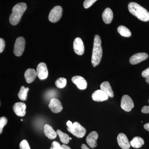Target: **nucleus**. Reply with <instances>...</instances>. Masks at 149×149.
<instances>
[{
    "instance_id": "16",
    "label": "nucleus",
    "mask_w": 149,
    "mask_h": 149,
    "mask_svg": "<svg viewBox=\"0 0 149 149\" xmlns=\"http://www.w3.org/2000/svg\"><path fill=\"white\" fill-rule=\"evenodd\" d=\"M72 81L80 90H85L87 88V82L84 77L80 76H74L72 77Z\"/></svg>"
},
{
    "instance_id": "24",
    "label": "nucleus",
    "mask_w": 149,
    "mask_h": 149,
    "mask_svg": "<svg viewBox=\"0 0 149 149\" xmlns=\"http://www.w3.org/2000/svg\"><path fill=\"white\" fill-rule=\"evenodd\" d=\"M29 89L28 88H25L24 86H22L20 91L18 94V97L22 101H25L27 99V93Z\"/></svg>"
},
{
    "instance_id": "3",
    "label": "nucleus",
    "mask_w": 149,
    "mask_h": 149,
    "mask_svg": "<svg viewBox=\"0 0 149 149\" xmlns=\"http://www.w3.org/2000/svg\"><path fill=\"white\" fill-rule=\"evenodd\" d=\"M27 8V4L24 3H18L13 7L12 13L9 17L10 22L12 25H15L18 24Z\"/></svg>"
},
{
    "instance_id": "10",
    "label": "nucleus",
    "mask_w": 149,
    "mask_h": 149,
    "mask_svg": "<svg viewBox=\"0 0 149 149\" xmlns=\"http://www.w3.org/2000/svg\"><path fill=\"white\" fill-rule=\"evenodd\" d=\"M148 57V55L146 53H139L132 56L130 57L129 61L130 64L136 65L146 60Z\"/></svg>"
},
{
    "instance_id": "27",
    "label": "nucleus",
    "mask_w": 149,
    "mask_h": 149,
    "mask_svg": "<svg viewBox=\"0 0 149 149\" xmlns=\"http://www.w3.org/2000/svg\"><path fill=\"white\" fill-rule=\"evenodd\" d=\"M97 1V0H85L83 3L84 7L85 9L89 8Z\"/></svg>"
},
{
    "instance_id": "34",
    "label": "nucleus",
    "mask_w": 149,
    "mask_h": 149,
    "mask_svg": "<svg viewBox=\"0 0 149 149\" xmlns=\"http://www.w3.org/2000/svg\"><path fill=\"white\" fill-rule=\"evenodd\" d=\"M144 127L146 130L149 131V123H146V124H145L144 125Z\"/></svg>"
},
{
    "instance_id": "30",
    "label": "nucleus",
    "mask_w": 149,
    "mask_h": 149,
    "mask_svg": "<svg viewBox=\"0 0 149 149\" xmlns=\"http://www.w3.org/2000/svg\"><path fill=\"white\" fill-rule=\"evenodd\" d=\"M5 47V42L3 39H0V53H1L4 49Z\"/></svg>"
},
{
    "instance_id": "36",
    "label": "nucleus",
    "mask_w": 149,
    "mask_h": 149,
    "mask_svg": "<svg viewBox=\"0 0 149 149\" xmlns=\"http://www.w3.org/2000/svg\"><path fill=\"white\" fill-rule=\"evenodd\" d=\"M81 148L82 149H90L85 144H82V146H81Z\"/></svg>"
},
{
    "instance_id": "39",
    "label": "nucleus",
    "mask_w": 149,
    "mask_h": 149,
    "mask_svg": "<svg viewBox=\"0 0 149 149\" xmlns=\"http://www.w3.org/2000/svg\"><path fill=\"white\" fill-rule=\"evenodd\" d=\"M21 121H23V120H22V119H21Z\"/></svg>"
},
{
    "instance_id": "25",
    "label": "nucleus",
    "mask_w": 149,
    "mask_h": 149,
    "mask_svg": "<svg viewBox=\"0 0 149 149\" xmlns=\"http://www.w3.org/2000/svg\"><path fill=\"white\" fill-rule=\"evenodd\" d=\"M67 80L63 77H60L56 81V86L59 88H63L66 86Z\"/></svg>"
},
{
    "instance_id": "14",
    "label": "nucleus",
    "mask_w": 149,
    "mask_h": 149,
    "mask_svg": "<svg viewBox=\"0 0 149 149\" xmlns=\"http://www.w3.org/2000/svg\"><path fill=\"white\" fill-rule=\"evenodd\" d=\"M26 104L22 102H17L13 107V110L15 114L20 117L24 116L26 114Z\"/></svg>"
},
{
    "instance_id": "7",
    "label": "nucleus",
    "mask_w": 149,
    "mask_h": 149,
    "mask_svg": "<svg viewBox=\"0 0 149 149\" xmlns=\"http://www.w3.org/2000/svg\"><path fill=\"white\" fill-rule=\"evenodd\" d=\"M120 107L123 110L126 111H130L134 107V103L130 96L128 95H124L123 96L121 100Z\"/></svg>"
},
{
    "instance_id": "8",
    "label": "nucleus",
    "mask_w": 149,
    "mask_h": 149,
    "mask_svg": "<svg viewBox=\"0 0 149 149\" xmlns=\"http://www.w3.org/2000/svg\"><path fill=\"white\" fill-rule=\"evenodd\" d=\"M37 76L40 80H45L48 76V70L47 65L44 63H40L37 68Z\"/></svg>"
},
{
    "instance_id": "20",
    "label": "nucleus",
    "mask_w": 149,
    "mask_h": 149,
    "mask_svg": "<svg viewBox=\"0 0 149 149\" xmlns=\"http://www.w3.org/2000/svg\"><path fill=\"white\" fill-rule=\"evenodd\" d=\"M100 89L102 91L105 92L109 97H114V93L109 83L108 82H104L102 83L100 85Z\"/></svg>"
},
{
    "instance_id": "19",
    "label": "nucleus",
    "mask_w": 149,
    "mask_h": 149,
    "mask_svg": "<svg viewBox=\"0 0 149 149\" xmlns=\"http://www.w3.org/2000/svg\"><path fill=\"white\" fill-rule=\"evenodd\" d=\"M113 18V13L110 8H107L104 10L102 14L103 20L106 24L111 23Z\"/></svg>"
},
{
    "instance_id": "6",
    "label": "nucleus",
    "mask_w": 149,
    "mask_h": 149,
    "mask_svg": "<svg viewBox=\"0 0 149 149\" xmlns=\"http://www.w3.org/2000/svg\"><path fill=\"white\" fill-rule=\"evenodd\" d=\"M25 40L23 37H19L16 39L14 48V54L17 56H20L25 48Z\"/></svg>"
},
{
    "instance_id": "35",
    "label": "nucleus",
    "mask_w": 149,
    "mask_h": 149,
    "mask_svg": "<svg viewBox=\"0 0 149 149\" xmlns=\"http://www.w3.org/2000/svg\"><path fill=\"white\" fill-rule=\"evenodd\" d=\"M61 147L62 149H71L69 146L65 145H62Z\"/></svg>"
},
{
    "instance_id": "17",
    "label": "nucleus",
    "mask_w": 149,
    "mask_h": 149,
    "mask_svg": "<svg viewBox=\"0 0 149 149\" xmlns=\"http://www.w3.org/2000/svg\"><path fill=\"white\" fill-rule=\"evenodd\" d=\"M37 76V71L35 69L29 68L24 73V77L26 82L28 83H32Z\"/></svg>"
},
{
    "instance_id": "40",
    "label": "nucleus",
    "mask_w": 149,
    "mask_h": 149,
    "mask_svg": "<svg viewBox=\"0 0 149 149\" xmlns=\"http://www.w3.org/2000/svg\"></svg>"
},
{
    "instance_id": "32",
    "label": "nucleus",
    "mask_w": 149,
    "mask_h": 149,
    "mask_svg": "<svg viewBox=\"0 0 149 149\" xmlns=\"http://www.w3.org/2000/svg\"><path fill=\"white\" fill-rule=\"evenodd\" d=\"M141 111L142 113H149V105L148 106H145L142 108Z\"/></svg>"
},
{
    "instance_id": "38",
    "label": "nucleus",
    "mask_w": 149,
    "mask_h": 149,
    "mask_svg": "<svg viewBox=\"0 0 149 149\" xmlns=\"http://www.w3.org/2000/svg\"><path fill=\"white\" fill-rule=\"evenodd\" d=\"M72 138H70V140H72Z\"/></svg>"
},
{
    "instance_id": "26",
    "label": "nucleus",
    "mask_w": 149,
    "mask_h": 149,
    "mask_svg": "<svg viewBox=\"0 0 149 149\" xmlns=\"http://www.w3.org/2000/svg\"><path fill=\"white\" fill-rule=\"evenodd\" d=\"M7 122V119L4 116H3L0 118V134H1L2 133L3 128L5 126Z\"/></svg>"
},
{
    "instance_id": "28",
    "label": "nucleus",
    "mask_w": 149,
    "mask_h": 149,
    "mask_svg": "<svg viewBox=\"0 0 149 149\" xmlns=\"http://www.w3.org/2000/svg\"><path fill=\"white\" fill-rule=\"evenodd\" d=\"M19 148L20 149H31L28 142L25 140H23L20 142Z\"/></svg>"
},
{
    "instance_id": "5",
    "label": "nucleus",
    "mask_w": 149,
    "mask_h": 149,
    "mask_svg": "<svg viewBox=\"0 0 149 149\" xmlns=\"http://www.w3.org/2000/svg\"><path fill=\"white\" fill-rule=\"evenodd\" d=\"M63 9L60 6H56L50 12L49 19L51 22L55 23L59 21L62 15Z\"/></svg>"
},
{
    "instance_id": "15",
    "label": "nucleus",
    "mask_w": 149,
    "mask_h": 149,
    "mask_svg": "<svg viewBox=\"0 0 149 149\" xmlns=\"http://www.w3.org/2000/svg\"><path fill=\"white\" fill-rule=\"evenodd\" d=\"M92 99L95 102H103L108 99L109 96L101 90H97L92 95Z\"/></svg>"
},
{
    "instance_id": "21",
    "label": "nucleus",
    "mask_w": 149,
    "mask_h": 149,
    "mask_svg": "<svg viewBox=\"0 0 149 149\" xmlns=\"http://www.w3.org/2000/svg\"><path fill=\"white\" fill-rule=\"evenodd\" d=\"M130 146L135 148H139L144 144L143 139L140 137L136 136L134 137L130 142Z\"/></svg>"
},
{
    "instance_id": "11",
    "label": "nucleus",
    "mask_w": 149,
    "mask_h": 149,
    "mask_svg": "<svg viewBox=\"0 0 149 149\" xmlns=\"http://www.w3.org/2000/svg\"><path fill=\"white\" fill-rule=\"evenodd\" d=\"M117 142L119 146L123 149H129L130 147V143L127 136L124 133L118 134L117 138Z\"/></svg>"
},
{
    "instance_id": "1",
    "label": "nucleus",
    "mask_w": 149,
    "mask_h": 149,
    "mask_svg": "<svg viewBox=\"0 0 149 149\" xmlns=\"http://www.w3.org/2000/svg\"><path fill=\"white\" fill-rule=\"evenodd\" d=\"M128 10L134 16L141 21L147 22L149 20V13L146 8L135 2L129 3Z\"/></svg>"
},
{
    "instance_id": "23",
    "label": "nucleus",
    "mask_w": 149,
    "mask_h": 149,
    "mask_svg": "<svg viewBox=\"0 0 149 149\" xmlns=\"http://www.w3.org/2000/svg\"><path fill=\"white\" fill-rule=\"evenodd\" d=\"M56 132L58 135L62 143L65 144H67L69 143L70 137L67 134L63 133V132H62L61 130H57Z\"/></svg>"
},
{
    "instance_id": "9",
    "label": "nucleus",
    "mask_w": 149,
    "mask_h": 149,
    "mask_svg": "<svg viewBox=\"0 0 149 149\" xmlns=\"http://www.w3.org/2000/svg\"><path fill=\"white\" fill-rule=\"evenodd\" d=\"M73 49L74 52L78 55H82L85 52V47L82 40L80 37L74 39L73 42Z\"/></svg>"
},
{
    "instance_id": "4",
    "label": "nucleus",
    "mask_w": 149,
    "mask_h": 149,
    "mask_svg": "<svg viewBox=\"0 0 149 149\" xmlns=\"http://www.w3.org/2000/svg\"><path fill=\"white\" fill-rule=\"evenodd\" d=\"M67 130L78 138H83L85 136L86 132L85 128L77 122H74L71 128L68 127Z\"/></svg>"
},
{
    "instance_id": "33",
    "label": "nucleus",
    "mask_w": 149,
    "mask_h": 149,
    "mask_svg": "<svg viewBox=\"0 0 149 149\" xmlns=\"http://www.w3.org/2000/svg\"><path fill=\"white\" fill-rule=\"evenodd\" d=\"M67 125L68 126V127H69V128H71V127L73 125V123H72V122L71 121H70V120H68L67 122Z\"/></svg>"
},
{
    "instance_id": "37",
    "label": "nucleus",
    "mask_w": 149,
    "mask_h": 149,
    "mask_svg": "<svg viewBox=\"0 0 149 149\" xmlns=\"http://www.w3.org/2000/svg\"><path fill=\"white\" fill-rule=\"evenodd\" d=\"M146 81L147 83L149 84V77L146 78Z\"/></svg>"
},
{
    "instance_id": "12",
    "label": "nucleus",
    "mask_w": 149,
    "mask_h": 149,
    "mask_svg": "<svg viewBox=\"0 0 149 149\" xmlns=\"http://www.w3.org/2000/svg\"><path fill=\"white\" fill-rule=\"evenodd\" d=\"M49 107L54 113H58L63 109V107L60 101L58 99L53 98L51 100Z\"/></svg>"
},
{
    "instance_id": "29",
    "label": "nucleus",
    "mask_w": 149,
    "mask_h": 149,
    "mask_svg": "<svg viewBox=\"0 0 149 149\" xmlns=\"http://www.w3.org/2000/svg\"><path fill=\"white\" fill-rule=\"evenodd\" d=\"M50 149H62L60 144L57 141H54L52 144Z\"/></svg>"
},
{
    "instance_id": "13",
    "label": "nucleus",
    "mask_w": 149,
    "mask_h": 149,
    "mask_svg": "<svg viewBox=\"0 0 149 149\" xmlns=\"http://www.w3.org/2000/svg\"><path fill=\"white\" fill-rule=\"evenodd\" d=\"M98 138V134L96 131H92L86 138V142L91 148L97 146V141Z\"/></svg>"
},
{
    "instance_id": "18",
    "label": "nucleus",
    "mask_w": 149,
    "mask_h": 149,
    "mask_svg": "<svg viewBox=\"0 0 149 149\" xmlns=\"http://www.w3.org/2000/svg\"><path fill=\"white\" fill-rule=\"evenodd\" d=\"M44 133L47 137L51 140L56 139L57 136V133L53 129L50 125L46 124L44 126Z\"/></svg>"
},
{
    "instance_id": "31",
    "label": "nucleus",
    "mask_w": 149,
    "mask_h": 149,
    "mask_svg": "<svg viewBox=\"0 0 149 149\" xmlns=\"http://www.w3.org/2000/svg\"><path fill=\"white\" fill-rule=\"evenodd\" d=\"M142 75L143 77L146 78L149 77V67L143 71Z\"/></svg>"
},
{
    "instance_id": "22",
    "label": "nucleus",
    "mask_w": 149,
    "mask_h": 149,
    "mask_svg": "<svg viewBox=\"0 0 149 149\" xmlns=\"http://www.w3.org/2000/svg\"><path fill=\"white\" fill-rule=\"evenodd\" d=\"M117 30L118 33L123 37H129L131 36V32L125 26L120 25L118 28Z\"/></svg>"
},
{
    "instance_id": "2",
    "label": "nucleus",
    "mask_w": 149,
    "mask_h": 149,
    "mask_svg": "<svg viewBox=\"0 0 149 149\" xmlns=\"http://www.w3.org/2000/svg\"><path fill=\"white\" fill-rule=\"evenodd\" d=\"M102 56V49L100 37L96 35L94 39V45L92 56V63L93 66L96 67L101 61Z\"/></svg>"
}]
</instances>
